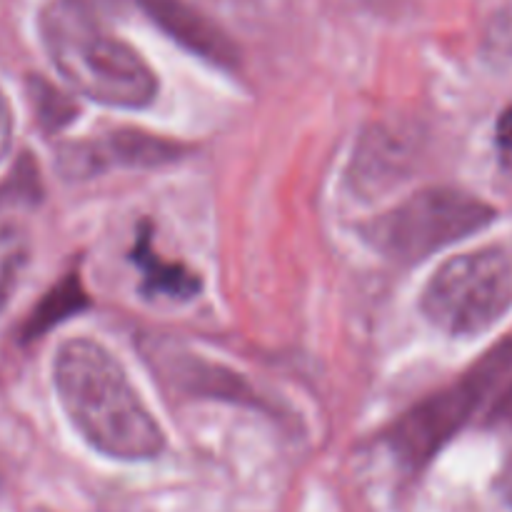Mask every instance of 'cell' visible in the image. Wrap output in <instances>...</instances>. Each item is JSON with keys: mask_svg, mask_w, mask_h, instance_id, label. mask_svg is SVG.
I'll list each match as a JSON object with an SVG mask.
<instances>
[{"mask_svg": "<svg viewBox=\"0 0 512 512\" xmlns=\"http://www.w3.org/2000/svg\"><path fill=\"white\" fill-rule=\"evenodd\" d=\"M53 383L73 428L105 458L143 463L165 450L160 423L120 360L98 340L73 338L60 345L53 360Z\"/></svg>", "mask_w": 512, "mask_h": 512, "instance_id": "cell-1", "label": "cell"}, {"mask_svg": "<svg viewBox=\"0 0 512 512\" xmlns=\"http://www.w3.org/2000/svg\"><path fill=\"white\" fill-rule=\"evenodd\" d=\"M43 43L65 83L95 103L138 110L158 95V75L138 50L68 5L45 13Z\"/></svg>", "mask_w": 512, "mask_h": 512, "instance_id": "cell-2", "label": "cell"}, {"mask_svg": "<svg viewBox=\"0 0 512 512\" xmlns=\"http://www.w3.org/2000/svg\"><path fill=\"white\" fill-rule=\"evenodd\" d=\"M495 210L470 193L450 188L420 190L365 225V238L395 263L413 265L438 250L488 228Z\"/></svg>", "mask_w": 512, "mask_h": 512, "instance_id": "cell-3", "label": "cell"}, {"mask_svg": "<svg viewBox=\"0 0 512 512\" xmlns=\"http://www.w3.org/2000/svg\"><path fill=\"white\" fill-rule=\"evenodd\" d=\"M510 305L512 258L503 248H483L448 260L435 270L420 298L425 318L455 338L485 333Z\"/></svg>", "mask_w": 512, "mask_h": 512, "instance_id": "cell-4", "label": "cell"}, {"mask_svg": "<svg viewBox=\"0 0 512 512\" xmlns=\"http://www.w3.org/2000/svg\"><path fill=\"white\" fill-rule=\"evenodd\" d=\"M512 368V340L490 348L468 373L453 385L415 405L388 433V443L400 463L420 470L458 435V430L473 418L485 395Z\"/></svg>", "mask_w": 512, "mask_h": 512, "instance_id": "cell-5", "label": "cell"}, {"mask_svg": "<svg viewBox=\"0 0 512 512\" xmlns=\"http://www.w3.org/2000/svg\"><path fill=\"white\" fill-rule=\"evenodd\" d=\"M145 13L185 50L210 60L220 68L238 65V48L233 40L185 0H140Z\"/></svg>", "mask_w": 512, "mask_h": 512, "instance_id": "cell-6", "label": "cell"}, {"mask_svg": "<svg viewBox=\"0 0 512 512\" xmlns=\"http://www.w3.org/2000/svg\"><path fill=\"white\" fill-rule=\"evenodd\" d=\"M178 158V145L138 130L113 133L103 145H75L65 155L68 173L88 175L105 165H163Z\"/></svg>", "mask_w": 512, "mask_h": 512, "instance_id": "cell-7", "label": "cell"}, {"mask_svg": "<svg viewBox=\"0 0 512 512\" xmlns=\"http://www.w3.org/2000/svg\"><path fill=\"white\" fill-rule=\"evenodd\" d=\"M130 260L143 273V293L155 298L190 300L200 293V278L180 263H170L153 248V235L148 225H140L138 243L130 250Z\"/></svg>", "mask_w": 512, "mask_h": 512, "instance_id": "cell-8", "label": "cell"}, {"mask_svg": "<svg viewBox=\"0 0 512 512\" xmlns=\"http://www.w3.org/2000/svg\"><path fill=\"white\" fill-rule=\"evenodd\" d=\"M85 305H88V295H85L78 275H68L63 283L55 285V288L40 300V305L33 310L28 325H25L23 335L25 338H40V335L48 333L50 328H55V325H60L63 320H68L70 315L83 310Z\"/></svg>", "mask_w": 512, "mask_h": 512, "instance_id": "cell-9", "label": "cell"}, {"mask_svg": "<svg viewBox=\"0 0 512 512\" xmlns=\"http://www.w3.org/2000/svg\"><path fill=\"white\" fill-rule=\"evenodd\" d=\"M30 258V238L18 223H0V310L15 293Z\"/></svg>", "mask_w": 512, "mask_h": 512, "instance_id": "cell-10", "label": "cell"}, {"mask_svg": "<svg viewBox=\"0 0 512 512\" xmlns=\"http://www.w3.org/2000/svg\"><path fill=\"white\" fill-rule=\"evenodd\" d=\"M63 5H68L73 13L83 15V18L103 23L105 18H110V15L123 8V0H65Z\"/></svg>", "mask_w": 512, "mask_h": 512, "instance_id": "cell-11", "label": "cell"}, {"mask_svg": "<svg viewBox=\"0 0 512 512\" xmlns=\"http://www.w3.org/2000/svg\"><path fill=\"white\" fill-rule=\"evenodd\" d=\"M495 143H498L500 163L512 175V105L503 113L498 123V133H495Z\"/></svg>", "mask_w": 512, "mask_h": 512, "instance_id": "cell-12", "label": "cell"}, {"mask_svg": "<svg viewBox=\"0 0 512 512\" xmlns=\"http://www.w3.org/2000/svg\"><path fill=\"white\" fill-rule=\"evenodd\" d=\"M10 145H13V110H10L5 93L0 90V160L8 155Z\"/></svg>", "mask_w": 512, "mask_h": 512, "instance_id": "cell-13", "label": "cell"}, {"mask_svg": "<svg viewBox=\"0 0 512 512\" xmlns=\"http://www.w3.org/2000/svg\"><path fill=\"white\" fill-rule=\"evenodd\" d=\"M493 420L495 423H512V385L493 408Z\"/></svg>", "mask_w": 512, "mask_h": 512, "instance_id": "cell-14", "label": "cell"}]
</instances>
